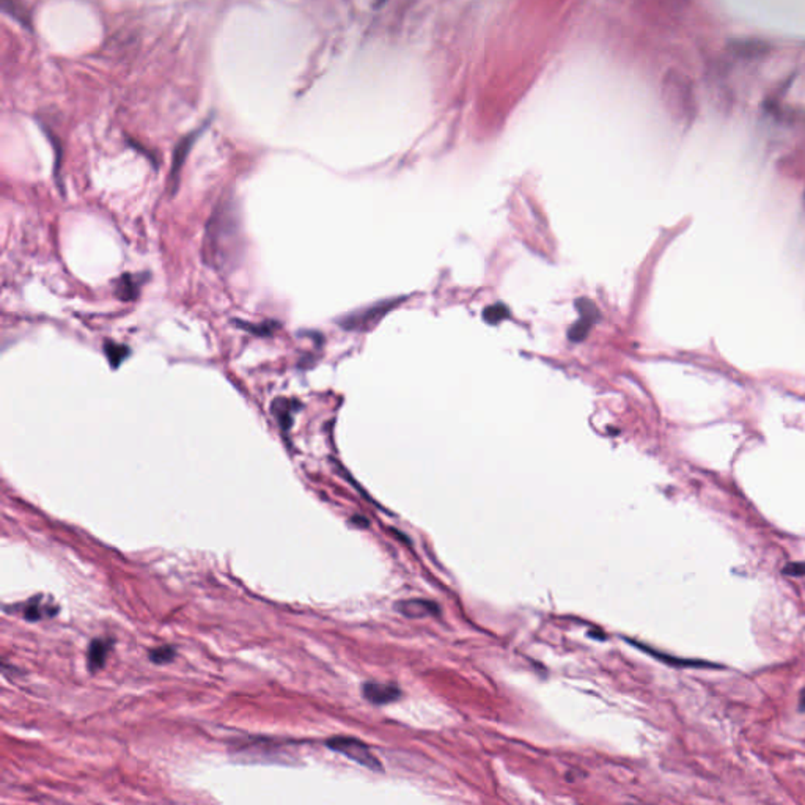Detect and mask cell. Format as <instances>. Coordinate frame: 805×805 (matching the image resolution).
<instances>
[{"label": "cell", "instance_id": "4", "mask_svg": "<svg viewBox=\"0 0 805 805\" xmlns=\"http://www.w3.org/2000/svg\"><path fill=\"white\" fill-rule=\"evenodd\" d=\"M363 697L368 702L376 705H384L389 702H394L400 697V689L394 684H381V683H367L363 684Z\"/></svg>", "mask_w": 805, "mask_h": 805}, {"label": "cell", "instance_id": "2", "mask_svg": "<svg viewBox=\"0 0 805 805\" xmlns=\"http://www.w3.org/2000/svg\"><path fill=\"white\" fill-rule=\"evenodd\" d=\"M327 747L332 748L335 752H340L348 757L349 760H353L356 763H359V765L365 766L368 769H373V771H380L381 769V763L377 761V758L370 751L368 746L365 743H362V741L356 739V738H346V736H337V738H332L327 741Z\"/></svg>", "mask_w": 805, "mask_h": 805}, {"label": "cell", "instance_id": "14", "mask_svg": "<svg viewBox=\"0 0 805 805\" xmlns=\"http://www.w3.org/2000/svg\"><path fill=\"white\" fill-rule=\"evenodd\" d=\"M488 312L494 313V317H491V318L488 319L489 323H499V321L502 319V317H507V310L503 309V307H489Z\"/></svg>", "mask_w": 805, "mask_h": 805}, {"label": "cell", "instance_id": "3", "mask_svg": "<svg viewBox=\"0 0 805 805\" xmlns=\"http://www.w3.org/2000/svg\"><path fill=\"white\" fill-rule=\"evenodd\" d=\"M200 131H195L192 134L186 136L181 142L177 145V148H175L173 153V163H172V172H170V186H172V194L177 192L178 189V181H180V173L181 169H183L184 165V160L189 155V151H191L192 145L195 142V139H197Z\"/></svg>", "mask_w": 805, "mask_h": 805}, {"label": "cell", "instance_id": "11", "mask_svg": "<svg viewBox=\"0 0 805 805\" xmlns=\"http://www.w3.org/2000/svg\"><path fill=\"white\" fill-rule=\"evenodd\" d=\"M104 351H106V356L110 362V365L114 368L120 367V363L129 354L128 348L122 346V345H115V343H106V348H104Z\"/></svg>", "mask_w": 805, "mask_h": 805}, {"label": "cell", "instance_id": "7", "mask_svg": "<svg viewBox=\"0 0 805 805\" xmlns=\"http://www.w3.org/2000/svg\"><path fill=\"white\" fill-rule=\"evenodd\" d=\"M20 607H23V617L27 621L51 618L59 612V607H52V604H45L43 597H35L27 601V603L20 604Z\"/></svg>", "mask_w": 805, "mask_h": 805}, {"label": "cell", "instance_id": "1", "mask_svg": "<svg viewBox=\"0 0 805 805\" xmlns=\"http://www.w3.org/2000/svg\"><path fill=\"white\" fill-rule=\"evenodd\" d=\"M203 262L216 271H225L240 255V222L233 201L214 208L203 240Z\"/></svg>", "mask_w": 805, "mask_h": 805}, {"label": "cell", "instance_id": "13", "mask_svg": "<svg viewBox=\"0 0 805 805\" xmlns=\"http://www.w3.org/2000/svg\"><path fill=\"white\" fill-rule=\"evenodd\" d=\"M783 574H787V576H791V577H804L805 576V562L788 563L785 568H783Z\"/></svg>", "mask_w": 805, "mask_h": 805}, {"label": "cell", "instance_id": "9", "mask_svg": "<svg viewBox=\"0 0 805 805\" xmlns=\"http://www.w3.org/2000/svg\"><path fill=\"white\" fill-rule=\"evenodd\" d=\"M4 4V10L8 13V15L16 19L18 23L25 27V29H30V18H29V13L25 11V6L20 4V0H2Z\"/></svg>", "mask_w": 805, "mask_h": 805}, {"label": "cell", "instance_id": "6", "mask_svg": "<svg viewBox=\"0 0 805 805\" xmlns=\"http://www.w3.org/2000/svg\"><path fill=\"white\" fill-rule=\"evenodd\" d=\"M398 612H401L408 618H423L426 615H437L439 607L436 603L425 599H409L401 601L396 604Z\"/></svg>", "mask_w": 805, "mask_h": 805}, {"label": "cell", "instance_id": "5", "mask_svg": "<svg viewBox=\"0 0 805 805\" xmlns=\"http://www.w3.org/2000/svg\"><path fill=\"white\" fill-rule=\"evenodd\" d=\"M112 648L110 639H93L87 650V669L95 674L106 664L107 654Z\"/></svg>", "mask_w": 805, "mask_h": 805}, {"label": "cell", "instance_id": "12", "mask_svg": "<svg viewBox=\"0 0 805 805\" xmlns=\"http://www.w3.org/2000/svg\"><path fill=\"white\" fill-rule=\"evenodd\" d=\"M175 654H177V651H175L173 647L163 645L150 651V661L158 664V666H163V664L172 662L175 659Z\"/></svg>", "mask_w": 805, "mask_h": 805}, {"label": "cell", "instance_id": "15", "mask_svg": "<svg viewBox=\"0 0 805 805\" xmlns=\"http://www.w3.org/2000/svg\"><path fill=\"white\" fill-rule=\"evenodd\" d=\"M799 710H801V711H805V692H802V695H801V702H799Z\"/></svg>", "mask_w": 805, "mask_h": 805}, {"label": "cell", "instance_id": "10", "mask_svg": "<svg viewBox=\"0 0 805 805\" xmlns=\"http://www.w3.org/2000/svg\"><path fill=\"white\" fill-rule=\"evenodd\" d=\"M117 295L124 300L134 299L139 295L137 282L131 276H124L117 285Z\"/></svg>", "mask_w": 805, "mask_h": 805}, {"label": "cell", "instance_id": "8", "mask_svg": "<svg viewBox=\"0 0 805 805\" xmlns=\"http://www.w3.org/2000/svg\"><path fill=\"white\" fill-rule=\"evenodd\" d=\"M640 650L647 651L651 656L657 657V659L662 661V662H667L671 664V666H680V667H692V669H722L720 666H716V664L712 662H706V661H694V659H676V657H671L667 656L664 653H657V651L651 650L648 647H643V645H637Z\"/></svg>", "mask_w": 805, "mask_h": 805}]
</instances>
